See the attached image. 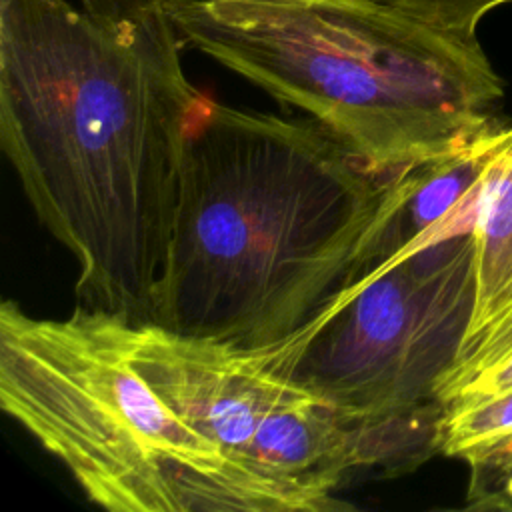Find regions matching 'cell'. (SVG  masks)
Returning <instances> with one entry per match:
<instances>
[{
  "instance_id": "cell-1",
  "label": "cell",
  "mask_w": 512,
  "mask_h": 512,
  "mask_svg": "<svg viewBox=\"0 0 512 512\" xmlns=\"http://www.w3.org/2000/svg\"><path fill=\"white\" fill-rule=\"evenodd\" d=\"M158 4L106 18L0 0V146L40 224L72 254L82 304L148 320L202 96Z\"/></svg>"
},
{
  "instance_id": "cell-2",
  "label": "cell",
  "mask_w": 512,
  "mask_h": 512,
  "mask_svg": "<svg viewBox=\"0 0 512 512\" xmlns=\"http://www.w3.org/2000/svg\"><path fill=\"white\" fill-rule=\"evenodd\" d=\"M384 182L310 116L204 98L150 322L268 348L344 286Z\"/></svg>"
},
{
  "instance_id": "cell-3",
  "label": "cell",
  "mask_w": 512,
  "mask_h": 512,
  "mask_svg": "<svg viewBox=\"0 0 512 512\" xmlns=\"http://www.w3.org/2000/svg\"><path fill=\"white\" fill-rule=\"evenodd\" d=\"M186 46L302 110L376 176L494 130L504 94L478 38L382 0H166Z\"/></svg>"
},
{
  "instance_id": "cell-4",
  "label": "cell",
  "mask_w": 512,
  "mask_h": 512,
  "mask_svg": "<svg viewBox=\"0 0 512 512\" xmlns=\"http://www.w3.org/2000/svg\"><path fill=\"white\" fill-rule=\"evenodd\" d=\"M128 316L0 306V406L110 512H296L202 434L134 360Z\"/></svg>"
},
{
  "instance_id": "cell-5",
  "label": "cell",
  "mask_w": 512,
  "mask_h": 512,
  "mask_svg": "<svg viewBox=\"0 0 512 512\" xmlns=\"http://www.w3.org/2000/svg\"><path fill=\"white\" fill-rule=\"evenodd\" d=\"M472 232L356 274L296 334L268 346L292 380L364 436L372 466L398 474L438 452V386L474 304Z\"/></svg>"
},
{
  "instance_id": "cell-6",
  "label": "cell",
  "mask_w": 512,
  "mask_h": 512,
  "mask_svg": "<svg viewBox=\"0 0 512 512\" xmlns=\"http://www.w3.org/2000/svg\"><path fill=\"white\" fill-rule=\"evenodd\" d=\"M126 338L156 390L296 512L348 508L332 494L356 470L372 468L362 432L276 368L266 348L182 336L130 316Z\"/></svg>"
},
{
  "instance_id": "cell-7",
  "label": "cell",
  "mask_w": 512,
  "mask_h": 512,
  "mask_svg": "<svg viewBox=\"0 0 512 512\" xmlns=\"http://www.w3.org/2000/svg\"><path fill=\"white\" fill-rule=\"evenodd\" d=\"M504 138L506 128H494L460 150L386 180L346 280L406 252L472 232L486 174Z\"/></svg>"
},
{
  "instance_id": "cell-8",
  "label": "cell",
  "mask_w": 512,
  "mask_h": 512,
  "mask_svg": "<svg viewBox=\"0 0 512 512\" xmlns=\"http://www.w3.org/2000/svg\"><path fill=\"white\" fill-rule=\"evenodd\" d=\"M472 240L474 304L456 360L438 386L440 404L512 356V126L486 174Z\"/></svg>"
},
{
  "instance_id": "cell-9",
  "label": "cell",
  "mask_w": 512,
  "mask_h": 512,
  "mask_svg": "<svg viewBox=\"0 0 512 512\" xmlns=\"http://www.w3.org/2000/svg\"><path fill=\"white\" fill-rule=\"evenodd\" d=\"M512 438V388L458 394L442 406L438 452L466 464Z\"/></svg>"
},
{
  "instance_id": "cell-10",
  "label": "cell",
  "mask_w": 512,
  "mask_h": 512,
  "mask_svg": "<svg viewBox=\"0 0 512 512\" xmlns=\"http://www.w3.org/2000/svg\"><path fill=\"white\" fill-rule=\"evenodd\" d=\"M466 506L474 510H512V438L468 464Z\"/></svg>"
},
{
  "instance_id": "cell-11",
  "label": "cell",
  "mask_w": 512,
  "mask_h": 512,
  "mask_svg": "<svg viewBox=\"0 0 512 512\" xmlns=\"http://www.w3.org/2000/svg\"><path fill=\"white\" fill-rule=\"evenodd\" d=\"M412 16H418L434 26L456 32L466 38H476L480 20L498 6L512 0H382Z\"/></svg>"
},
{
  "instance_id": "cell-12",
  "label": "cell",
  "mask_w": 512,
  "mask_h": 512,
  "mask_svg": "<svg viewBox=\"0 0 512 512\" xmlns=\"http://www.w3.org/2000/svg\"><path fill=\"white\" fill-rule=\"evenodd\" d=\"M82 6L98 16L106 18H132L166 0H80Z\"/></svg>"
},
{
  "instance_id": "cell-13",
  "label": "cell",
  "mask_w": 512,
  "mask_h": 512,
  "mask_svg": "<svg viewBox=\"0 0 512 512\" xmlns=\"http://www.w3.org/2000/svg\"><path fill=\"white\" fill-rule=\"evenodd\" d=\"M512 388V356L504 360L502 364L478 374L474 380H470L464 388H460L454 396L458 394H468V392H494V390H506ZM452 396V398H454ZM450 398V400H452ZM446 404V402H444ZM442 404V406H444Z\"/></svg>"
}]
</instances>
